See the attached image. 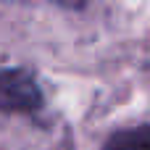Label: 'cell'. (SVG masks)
<instances>
[{
	"mask_svg": "<svg viewBox=\"0 0 150 150\" xmlns=\"http://www.w3.org/2000/svg\"><path fill=\"white\" fill-rule=\"evenodd\" d=\"M42 103L37 82L21 69H0V111L26 113Z\"/></svg>",
	"mask_w": 150,
	"mask_h": 150,
	"instance_id": "1",
	"label": "cell"
},
{
	"mask_svg": "<svg viewBox=\"0 0 150 150\" xmlns=\"http://www.w3.org/2000/svg\"><path fill=\"white\" fill-rule=\"evenodd\" d=\"M103 150H150V129H127L116 132Z\"/></svg>",
	"mask_w": 150,
	"mask_h": 150,
	"instance_id": "2",
	"label": "cell"
}]
</instances>
